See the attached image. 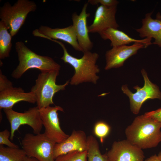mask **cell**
<instances>
[{"instance_id":"6da1fadb","label":"cell","mask_w":161,"mask_h":161,"mask_svg":"<svg viewBox=\"0 0 161 161\" xmlns=\"http://www.w3.org/2000/svg\"><path fill=\"white\" fill-rule=\"evenodd\" d=\"M161 123L144 114L136 117L126 129V139L143 149L157 147L161 142Z\"/></svg>"},{"instance_id":"7a4b0ae2","label":"cell","mask_w":161,"mask_h":161,"mask_svg":"<svg viewBox=\"0 0 161 161\" xmlns=\"http://www.w3.org/2000/svg\"><path fill=\"white\" fill-rule=\"evenodd\" d=\"M58 44L62 48L63 55L61 58L64 63L71 65L74 69L75 73L71 79L70 84L77 85L80 83L91 82L96 84L99 78L97 74L100 72V69L96 64L99 58L98 54L90 51L83 52V56L77 58L70 55L64 44L57 40L49 39Z\"/></svg>"},{"instance_id":"3957f363","label":"cell","mask_w":161,"mask_h":161,"mask_svg":"<svg viewBox=\"0 0 161 161\" xmlns=\"http://www.w3.org/2000/svg\"><path fill=\"white\" fill-rule=\"evenodd\" d=\"M15 48L19 64L11 74L14 78H21L26 72L30 69H37L41 72L60 69L61 66L52 58L38 55L29 49L22 41L16 42Z\"/></svg>"},{"instance_id":"277c9868","label":"cell","mask_w":161,"mask_h":161,"mask_svg":"<svg viewBox=\"0 0 161 161\" xmlns=\"http://www.w3.org/2000/svg\"><path fill=\"white\" fill-rule=\"evenodd\" d=\"M59 72V70H53L41 72L38 75L30 91L35 95L37 106L39 109L53 104V98L55 94L64 90L69 83V80H68L63 84H56V79Z\"/></svg>"},{"instance_id":"5b68a950","label":"cell","mask_w":161,"mask_h":161,"mask_svg":"<svg viewBox=\"0 0 161 161\" xmlns=\"http://www.w3.org/2000/svg\"><path fill=\"white\" fill-rule=\"evenodd\" d=\"M37 8L35 2L29 0H18L13 5L7 2L0 7L1 21L13 37L24 24L28 14L35 11Z\"/></svg>"},{"instance_id":"8992f818","label":"cell","mask_w":161,"mask_h":161,"mask_svg":"<svg viewBox=\"0 0 161 161\" xmlns=\"http://www.w3.org/2000/svg\"><path fill=\"white\" fill-rule=\"evenodd\" d=\"M55 144L44 133L35 135L27 133L21 142L22 149L27 156L39 161H55L54 156Z\"/></svg>"},{"instance_id":"52a82bcc","label":"cell","mask_w":161,"mask_h":161,"mask_svg":"<svg viewBox=\"0 0 161 161\" xmlns=\"http://www.w3.org/2000/svg\"><path fill=\"white\" fill-rule=\"evenodd\" d=\"M144 84L141 87L138 85L134 87L136 90L132 93L126 85L122 86L121 89L123 93L129 97L131 111L134 114H138L143 103L149 99H161V92L158 86L152 83L149 79L146 71L143 69L141 70Z\"/></svg>"},{"instance_id":"ba28073f","label":"cell","mask_w":161,"mask_h":161,"mask_svg":"<svg viewBox=\"0 0 161 161\" xmlns=\"http://www.w3.org/2000/svg\"><path fill=\"white\" fill-rule=\"evenodd\" d=\"M37 106L30 108L23 113L19 112L12 109H4L3 111L10 123L11 140L13 139L14 133L22 125H27L32 129L34 134L41 133L43 124Z\"/></svg>"},{"instance_id":"9c48e42d","label":"cell","mask_w":161,"mask_h":161,"mask_svg":"<svg viewBox=\"0 0 161 161\" xmlns=\"http://www.w3.org/2000/svg\"><path fill=\"white\" fill-rule=\"evenodd\" d=\"M64 112L59 106H48L39 109L40 117L45 130L44 133L50 140L58 143L66 140L69 135L61 129L60 125L58 112Z\"/></svg>"},{"instance_id":"30bf717a","label":"cell","mask_w":161,"mask_h":161,"mask_svg":"<svg viewBox=\"0 0 161 161\" xmlns=\"http://www.w3.org/2000/svg\"><path fill=\"white\" fill-rule=\"evenodd\" d=\"M109 161H144L142 149L127 139L114 141L105 154Z\"/></svg>"},{"instance_id":"8fae6325","label":"cell","mask_w":161,"mask_h":161,"mask_svg":"<svg viewBox=\"0 0 161 161\" xmlns=\"http://www.w3.org/2000/svg\"><path fill=\"white\" fill-rule=\"evenodd\" d=\"M35 37L63 41L70 45L75 50L82 52L76 34L72 25L64 28H51L46 26L41 25L38 29L32 32Z\"/></svg>"},{"instance_id":"7c38bea8","label":"cell","mask_w":161,"mask_h":161,"mask_svg":"<svg viewBox=\"0 0 161 161\" xmlns=\"http://www.w3.org/2000/svg\"><path fill=\"white\" fill-rule=\"evenodd\" d=\"M117 10V6L108 7L100 5L98 7L93 23L88 27L89 33H97L100 35L109 28L117 29L119 25L115 18Z\"/></svg>"},{"instance_id":"4fadbf2b","label":"cell","mask_w":161,"mask_h":161,"mask_svg":"<svg viewBox=\"0 0 161 161\" xmlns=\"http://www.w3.org/2000/svg\"><path fill=\"white\" fill-rule=\"evenodd\" d=\"M144 48L141 43L136 42L131 45H123L113 47L107 51L105 54L106 70L118 68L123 66L125 61L136 54L140 49Z\"/></svg>"},{"instance_id":"5bb4252c","label":"cell","mask_w":161,"mask_h":161,"mask_svg":"<svg viewBox=\"0 0 161 161\" xmlns=\"http://www.w3.org/2000/svg\"><path fill=\"white\" fill-rule=\"evenodd\" d=\"M88 3L84 4L81 12L79 15L73 13L72 19V25L75 31L78 43L83 52L90 51L93 47V43L89 35L87 19L90 14L87 13L86 9Z\"/></svg>"},{"instance_id":"9a60e30c","label":"cell","mask_w":161,"mask_h":161,"mask_svg":"<svg viewBox=\"0 0 161 161\" xmlns=\"http://www.w3.org/2000/svg\"><path fill=\"white\" fill-rule=\"evenodd\" d=\"M87 137L83 131L73 130L71 134L64 141L55 143L54 149L55 159L70 152L87 151Z\"/></svg>"},{"instance_id":"2e32d148","label":"cell","mask_w":161,"mask_h":161,"mask_svg":"<svg viewBox=\"0 0 161 161\" xmlns=\"http://www.w3.org/2000/svg\"><path fill=\"white\" fill-rule=\"evenodd\" d=\"M25 101L31 103H36L35 94L30 92H24L21 87L13 86L0 91V109H12L16 103Z\"/></svg>"},{"instance_id":"e0dca14e","label":"cell","mask_w":161,"mask_h":161,"mask_svg":"<svg viewBox=\"0 0 161 161\" xmlns=\"http://www.w3.org/2000/svg\"><path fill=\"white\" fill-rule=\"evenodd\" d=\"M152 13L153 12L146 13L142 20V27L135 30L141 38H154L155 41L152 44L161 48V15L158 13L154 19L151 17Z\"/></svg>"},{"instance_id":"ac0fdd59","label":"cell","mask_w":161,"mask_h":161,"mask_svg":"<svg viewBox=\"0 0 161 161\" xmlns=\"http://www.w3.org/2000/svg\"><path fill=\"white\" fill-rule=\"evenodd\" d=\"M100 36L104 40H109L111 41V46L112 47L127 45L132 43L139 42L143 44L144 45V48H146L152 44L151 38L136 39L130 37L124 32L114 28L107 29Z\"/></svg>"},{"instance_id":"d6986e66","label":"cell","mask_w":161,"mask_h":161,"mask_svg":"<svg viewBox=\"0 0 161 161\" xmlns=\"http://www.w3.org/2000/svg\"><path fill=\"white\" fill-rule=\"evenodd\" d=\"M5 24L0 21V59L9 56L12 47V36Z\"/></svg>"},{"instance_id":"ffe728a7","label":"cell","mask_w":161,"mask_h":161,"mask_svg":"<svg viewBox=\"0 0 161 161\" xmlns=\"http://www.w3.org/2000/svg\"><path fill=\"white\" fill-rule=\"evenodd\" d=\"M27 156L23 149L0 145V161H25Z\"/></svg>"},{"instance_id":"44dd1931","label":"cell","mask_w":161,"mask_h":161,"mask_svg":"<svg viewBox=\"0 0 161 161\" xmlns=\"http://www.w3.org/2000/svg\"><path fill=\"white\" fill-rule=\"evenodd\" d=\"M87 161H109L105 154L100 151L98 142L93 136L87 137Z\"/></svg>"},{"instance_id":"7402d4cb","label":"cell","mask_w":161,"mask_h":161,"mask_svg":"<svg viewBox=\"0 0 161 161\" xmlns=\"http://www.w3.org/2000/svg\"><path fill=\"white\" fill-rule=\"evenodd\" d=\"M87 151H73L60 156L55 159V161H87Z\"/></svg>"},{"instance_id":"603a6c76","label":"cell","mask_w":161,"mask_h":161,"mask_svg":"<svg viewBox=\"0 0 161 161\" xmlns=\"http://www.w3.org/2000/svg\"><path fill=\"white\" fill-rule=\"evenodd\" d=\"M110 127L106 123L103 121H99L95 124L94 128V134L98 137L101 143L109 135Z\"/></svg>"},{"instance_id":"cb8c5ba5","label":"cell","mask_w":161,"mask_h":161,"mask_svg":"<svg viewBox=\"0 0 161 161\" xmlns=\"http://www.w3.org/2000/svg\"><path fill=\"white\" fill-rule=\"evenodd\" d=\"M10 136V132L7 129L0 132V145H6L7 147L19 148V146L11 142L9 140Z\"/></svg>"},{"instance_id":"d4e9b609","label":"cell","mask_w":161,"mask_h":161,"mask_svg":"<svg viewBox=\"0 0 161 161\" xmlns=\"http://www.w3.org/2000/svg\"><path fill=\"white\" fill-rule=\"evenodd\" d=\"M88 2L92 5L100 4L101 5L108 7L117 6L119 3L116 0H89Z\"/></svg>"},{"instance_id":"484cf974","label":"cell","mask_w":161,"mask_h":161,"mask_svg":"<svg viewBox=\"0 0 161 161\" xmlns=\"http://www.w3.org/2000/svg\"><path fill=\"white\" fill-rule=\"evenodd\" d=\"M13 86L12 83L0 71V91Z\"/></svg>"},{"instance_id":"4316f807","label":"cell","mask_w":161,"mask_h":161,"mask_svg":"<svg viewBox=\"0 0 161 161\" xmlns=\"http://www.w3.org/2000/svg\"><path fill=\"white\" fill-rule=\"evenodd\" d=\"M144 114L161 123V108L155 110L146 112Z\"/></svg>"},{"instance_id":"83f0119b","label":"cell","mask_w":161,"mask_h":161,"mask_svg":"<svg viewBox=\"0 0 161 161\" xmlns=\"http://www.w3.org/2000/svg\"><path fill=\"white\" fill-rule=\"evenodd\" d=\"M144 161H161L157 155L154 154L144 160Z\"/></svg>"},{"instance_id":"f1b7e54d","label":"cell","mask_w":161,"mask_h":161,"mask_svg":"<svg viewBox=\"0 0 161 161\" xmlns=\"http://www.w3.org/2000/svg\"><path fill=\"white\" fill-rule=\"evenodd\" d=\"M25 161H39L37 159L32 157L27 156L25 158Z\"/></svg>"},{"instance_id":"f546056e","label":"cell","mask_w":161,"mask_h":161,"mask_svg":"<svg viewBox=\"0 0 161 161\" xmlns=\"http://www.w3.org/2000/svg\"><path fill=\"white\" fill-rule=\"evenodd\" d=\"M161 161V151H160L157 155Z\"/></svg>"}]
</instances>
